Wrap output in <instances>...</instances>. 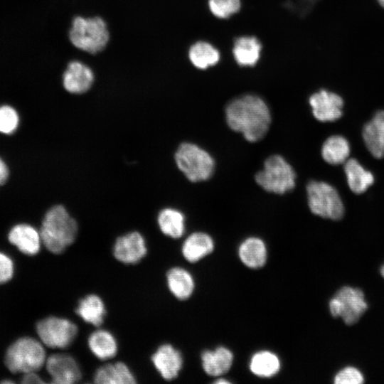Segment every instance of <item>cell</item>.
I'll list each match as a JSON object with an SVG mask.
<instances>
[{"instance_id":"5b68a950","label":"cell","mask_w":384,"mask_h":384,"mask_svg":"<svg viewBox=\"0 0 384 384\" xmlns=\"http://www.w3.org/2000/svg\"><path fill=\"white\" fill-rule=\"evenodd\" d=\"M296 173L281 155L274 154L264 161L263 168L255 175V181L267 192L282 195L296 186Z\"/></svg>"},{"instance_id":"8fae6325","label":"cell","mask_w":384,"mask_h":384,"mask_svg":"<svg viewBox=\"0 0 384 384\" xmlns=\"http://www.w3.org/2000/svg\"><path fill=\"white\" fill-rule=\"evenodd\" d=\"M51 382L56 384H73L82 377L81 370L75 358L65 353L50 356L46 361Z\"/></svg>"},{"instance_id":"52a82bcc","label":"cell","mask_w":384,"mask_h":384,"mask_svg":"<svg viewBox=\"0 0 384 384\" xmlns=\"http://www.w3.org/2000/svg\"><path fill=\"white\" fill-rule=\"evenodd\" d=\"M308 206L316 215L331 220H339L344 214L342 200L334 187L317 181H311L306 185Z\"/></svg>"},{"instance_id":"e0dca14e","label":"cell","mask_w":384,"mask_h":384,"mask_svg":"<svg viewBox=\"0 0 384 384\" xmlns=\"http://www.w3.org/2000/svg\"><path fill=\"white\" fill-rule=\"evenodd\" d=\"M262 44L253 36H243L235 39L232 53L238 65L254 66L260 58Z\"/></svg>"},{"instance_id":"e575fe53","label":"cell","mask_w":384,"mask_h":384,"mask_svg":"<svg viewBox=\"0 0 384 384\" xmlns=\"http://www.w3.org/2000/svg\"><path fill=\"white\" fill-rule=\"evenodd\" d=\"M9 176V169L4 161L0 158V186L3 185Z\"/></svg>"},{"instance_id":"6da1fadb","label":"cell","mask_w":384,"mask_h":384,"mask_svg":"<svg viewBox=\"0 0 384 384\" xmlns=\"http://www.w3.org/2000/svg\"><path fill=\"white\" fill-rule=\"evenodd\" d=\"M225 121L233 131L256 142L267 134L272 121L270 108L256 95L247 94L230 100L225 109Z\"/></svg>"},{"instance_id":"4dcf8cb0","label":"cell","mask_w":384,"mask_h":384,"mask_svg":"<svg viewBox=\"0 0 384 384\" xmlns=\"http://www.w3.org/2000/svg\"><path fill=\"white\" fill-rule=\"evenodd\" d=\"M18 122V115L14 108L9 105L0 107V132L6 134L13 133Z\"/></svg>"},{"instance_id":"5bb4252c","label":"cell","mask_w":384,"mask_h":384,"mask_svg":"<svg viewBox=\"0 0 384 384\" xmlns=\"http://www.w3.org/2000/svg\"><path fill=\"white\" fill-rule=\"evenodd\" d=\"M151 361L161 376L166 380L175 379L182 368L181 353L171 344L161 345L151 356Z\"/></svg>"},{"instance_id":"836d02e7","label":"cell","mask_w":384,"mask_h":384,"mask_svg":"<svg viewBox=\"0 0 384 384\" xmlns=\"http://www.w3.org/2000/svg\"><path fill=\"white\" fill-rule=\"evenodd\" d=\"M22 383H44L45 382L36 373L29 372L24 373L21 380Z\"/></svg>"},{"instance_id":"f35d334b","label":"cell","mask_w":384,"mask_h":384,"mask_svg":"<svg viewBox=\"0 0 384 384\" xmlns=\"http://www.w3.org/2000/svg\"><path fill=\"white\" fill-rule=\"evenodd\" d=\"M13 382L12 381H10V380H4V381H2L1 383H12Z\"/></svg>"},{"instance_id":"cb8c5ba5","label":"cell","mask_w":384,"mask_h":384,"mask_svg":"<svg viewBox=\"0 0 384 384\" xmlns=\"http://www.w3.org/2000/svg\"><path fill=\"white\" fill-rule=\"evenodd\" d=\"M220 53L212 44L206 41H197L188 51L191 64L197 69L206 70L216 65L220 60Z\"/></svg>"},{"instance_id":"7a4b0ae2","label":"cell","mask_w":384,"mask_h":384,"mask_svg":"<svg viewBox=\"0 0 384 384\" xmlns=\"http://www.w3.org/2000/svg\"><path fill=\"white\" fill-rule=\"evenodd\" d=\"M78 232L76 220L64 206L57 204L45 214L40 235L43 245L50 252L60 254L74 242Z\"/></svg>"},{"instance_id":"8992f818","label":"cell","mask_w":384,"mask_h":384,"mask_svg":"<svg viewBox=\"0 0 384 384\" xmlns=\"http://www.w3.org/2000/svg\"><path fill=\"white\" fill-rule=\"evenodd\" d=\"M46 362V351L37 340L25 337L17 340L7 350L5 363L14 373L36 372Z\"/></svg>"},{"instance_id":"30bf717a","label":"cell","mask_w":384,"mask_h":384,"mask_svg":"<svg viewBox=\"0 0 384 384\" xmlns=\"http://www.w3.org/2000/svg\"><path fill=\"white\" fill-rule=\"evenodd\" d=\"M95 74L87 64L77 60L70 61L62 75V84L66 92L82 95L92 87Z\"/></svg>"},{"instance_id":"2e32d148","label":"cell","mask_w":384,"mask_h":384,"mask_svg":"<svg viewBox=\"0 0 384 384\" xmlns=\"http://www.w3.org/2000/svg\"><path fill=\"white\" fill-rule=\"evenodd\" d=\"M9 240L21 252L29 255L37 254L41 247L40 233L28 224L14 226L9 234Z\"/></svg>"},{"instance_id":"3957f363","label":"cell","mask_w":384,"mask_h":384,"mask_svg":"<svg viewBox=\"0 0 384 384\" xmlns=\"http://www.w3.org/2000/svg\"><path fill=\"white\" fill-rule=\"evenodd\" d=\"M68 38L75 48L94 55L105 50L110 34L102 17L76 16L72 20Z\"/></svg>"},{"instance_id":"f546056e","label":"cell","mask_w":384,"mask_h":384,"mask_svg":"<svg viewBox=\"0 0 384 384\" xmlns=\"http://www.w3.org/2000/svg\"><path fill=\"white\" fill-rule=\"evenodd\" d=\"M208 3L211 14L221 19L230 17L241 8L240 0H208Z\"/></svg>"},{"instance_id":"ac0fdd59","label":"cell","mask_w":384,"mask_h":384,"mask_svg":"<svg viewBox=\"0 0 384 384\" xmlns=\"http://www.w3.org/2000/svg\"><path fill=\"white\" fill-rule=\"evenodd\" d=\"M214 242L212 238L203 232H195L184 240L181 252L189 262H196L213 252Z\"/></svg>"},{"instance_id":"8d00e7d4","label":"cell","mask_w":384,"mask_h":384,"mask_svg":"<svg viewBox=\"0 0 384 384\" xmlns=\"http://www.w3.org/2000/svg\"><path fill=\"white\" fill-rule=\"evenodd\" d=\"M380 274H381L382 277L384 278V264L383 265V266L380 268Z\"/></svg>"},{"instance_id":"ffe728a7","label":"cell","mask_w":384,"mask_h":384,"mask_svg":"<svg viewBox=\"0 0 384 384\" xmlns=\"http://www.w3.org/2000/svg\"><path fill=\"white\" fill-rule=\"evenodd\" d=\"M94 382L100 384H134L136 378L123 362L108 363L97 368Z\"/></svg>"},{"instance_id":"277c9868","label":"cell","mask_w":384,"mask_h":384,"mask_svg":"<svg viewBox=\"0 0 384 384\" xmlns=\"http://www.w3.org/2000/svg\"><path fill=\"white\" fill-rule=\"evenodd\" d=\"M174 161L178 170L193 183L208 180L215 170L213 156L191 142H184L179 144L174 154Z\"/></svg>"},{"instance_id":"44dd1931","label":"cell","mask_w":384,"mask_h":384,"mask_svg":"<svg viewBox=\"0 0 384 384\" xmlns=\"http://www.w3.org/2000/svg\"><path fill=\"white\" fill-rule=\"evenodd\" d=\"M238 255L242 262L247 267L260 268L264 266L267 260L265 244L259 238H247L240 244Z\"/></svg>"},{"instance_id":"d6986e66","label":"cell","mask_w":384,"mask_h":384,"mask_svg":"<svg viewBox=\"0 0 384 384\" xmlns=\"http://www.w3.org/2000/svg\"><path fill=\"white\" fill-rule=\"evenodd\" d=\"M202 366L206 374L220 376L227 373L233 363V355L225 347H218L214 351H204L201 354Z\"/></svg>"},{"instance_id":"83f0119b","label":"cell","mask_w":384,"mask_h":384,"mask_svg":"<svg viewBox=\"0 0 384 384\" xmlns=\"http://www.w3.org/2000/svg\"><path fill=\"white\" fill-rule=\"evenodd\" d=\"M349 154V143L340 135L331 136L326 139L321 147L322 158L332 165L345 163Z\"/></svg>"},{"instance_id":"4316f807","label":"cell","mask_w":384,"mask_h":384,"mask_svg":"<svg viewBox=\"0 0 384 384\" xmlns=\"http://www.w3.org/2000/svg\"><path fill=\"white\" fill-rule=\"evenodd\" d=\"M348 185L355 193L359 194L365 192L373 183V175L366 171L355 159H348L344 163Z\"/></svg>"},{"instance_id":"484cf974","label":"cell","mask_w":384,"mask_h":384,"mask_svg":"<svg viewBox=\"0 0 384 384\" xmlns=\"http://www.w3.org/2000/svg\"><path fill=\"white\" fill-rule=\"evenodd\" d=\"M91 352L100 360L113 358L117 352V343L114 336L107 330L98 329L88 338Z\"/></svg>"},{"instance_id":"ba28073f","label":"cell","mask_w":384,"mask_h":384,"mask_svg":"<svg viewBox=\"0 0 384 384\" xmlns=\"http://www.w3.org/2000/svg\"><path fill=\"white\" fill-rule=\"evenodd\" d=\"M329 311L334 317H340L347 325L356 324L365 313L368 304L358 288L341 287L331 299Z\"/></svg>"},{"instance_id":"9c48e42d","label":"cell","mask_w":384,"mask_h":384,"mask_svg":"<svg viewBox=\"0 0 384 384\" xmlns=\"http://www.w3.org/2000/svg\"><path fill=\"white\" fill-rule=\"evenodd\" d=\"M36 331L41 341L48 347L65 348L76 338L78 326L67 319L50 316L40 321Z\"/></svg>"},{"instance_id":"1f68e13d","label":"cell","mask_w":384,"mask_h":384,"mask_svg":"<svg viewBox=\"0 0 384 384\" xmlns=\"http://www.w3.org/2000/svg\"><path fill=\"white\" fill-rule=\"evenodd\" d=\"M363 381L364 378L361 372L352 366L343 368L334 377L336 384H361Z\"/></svg>"},{"instance_id":"9a60e30c","label":"cell","mask_w":384,"mask_h":384,"mask_svg":"<svg viewBox=\"0 0 384 384\" xmlns=\"http://www.w3.org/2000/svg\"><path fill=\"white\" fill-rule=\"evenodd\" d=\"M362 136L367 149L374 157H384V110L378 111L365 124Z\"/></svg>"},{"instance_id":"d4e9b609","label":"cell","mask_w":384,"mask_h":384,"mask_svg":"<svg viewBox=\"0 0 384 384\" xmlns=\"http://www.w3.org/2000/svg\"><path fill=\"white\" fill-rule=\"evenodd\" d=\"M169 289L180 300L188 299L194 289L191 274L185 269L176 267L170 269L166 274Z\"/></svg>"},{"instance_id":"f1b7e54d","label":"cell","mask_w":384,"mask_h":384,"mask_svg":"<svg viewBox=\"0 0 384 384\" xmlns=\"http://www.w3.org/2000/svg\"><path fill=\"white\" fill-rule=\"evenodd\" d=\"M250 369L257 376L270 378L279 372L280 361L274 353L268 351H261L252 356Z\"/></svg>"},{"instance_id":"d590c367","label":"cell","mask_w":384,"mask_h":384,"mask_svg":"<svg viewBox=\"0 0 384 384\" xmlns=\"http://www.w3.org/2000/svg\"><path fill=\"white\" fill-rule=\"evenodd\" d=\"M215 383H217V384H220V383H230V381L228 380H224V379H218L216 381H215Z\"/></svg>"},{"instance_id":"7402d4cb","label":"cell","mask_w":384,"mask_h":384,"mask_svg":"<svg viewBox=\"0 0 384 384\" xmlns=\"http://www.w3.org/2000/svg\"><path fill=\"white\" fill-rule=\"evenodd\" d=\"M157 224L161 233L171 238H181L185 232V216L174 208H162L157 215Z\"/></svg>"},{"instance_id":"7c38bea8","label":"cell","mask_w":384,"mask_h":384,"mask_svg":"<svg viewBox=\"0 0 384 384\" xmlns=\"http://www.w3.org/2000/svg\"><path fill=\"white\" fill-rule=\"evenodd\" d=\"M147 252L146 241L138 231H132L118 237L113 246L114 257L124 264H136Z\"/></svg>"},{"instance_id":"603a6c76","label":"cell","mask_w":384,"mask_h":384,"mask_svg":"<svg viewBox=\"0 0 384 384\" xmlns=\"http://www.w3.org/2000/svg\"><path fill=\"white\" fill-rule=\"evenodd\" d=\"M75 312L84 321L99 326L104 321L106 309L100 297L88 294L79 301Z\"/></svg>"},{"instance_id":"74e56055","label":"cell","mask_w":384,"mask_h":384,"mask_svg":"<svg viewBox=\"0 0 384 384\" xmlns=\"http://www.w3.org/2000/svg\"><path fill=\"white\" fill-rule=\"evenodd\" d=\"M379 4L384 8V0H377Z\"/></svg>"},{"instance_id":"4fadbf2b","label":"cell","mask_w":384,"mask_h":384,"mask_svg":"<svg viewBox=\"0 0 384 384\" xmlns=\"http://www.w3.org/2000/svg\"><path fill=\"white\" fill-rule=\"evenodd\" d=\"M314 117L320 122H333L342 115L343 100L338 95L320 90L309 99Z\"/></svg>"},{"instance_id":"d6a6232c","label":"cell","mask_w":384,"mask_h":384,"mask_svg":"<svg viewBox=\"0 0 384 384\" xmlns=\"http://www.w3.org/2000/svg\"><path fill=\"white\" fill-rule=\"evenodd\" d=\"M13 273V262L8 256L0 252V284L9 281Z\"/></svg>"}]
</instances>
